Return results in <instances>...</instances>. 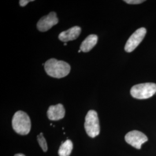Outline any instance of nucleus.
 <instances>
[{
  "label": "nucleus",
  "mask_w": 156,
  "mask_h": 156,
  "mask_svg": "<svg viewBox=\"0 0 156 156\" xmlns=\"http://www.w3.org/2000/svg\"><path fill=\"white\" fill-rule=\"evenodd\" d=\"M45 71L52 78H64L67 76L71 70L70 66L64 61L50 58L44 65Z\"/></svg>",
  "instance_id": "f257e3e1"
},
{
  "label": "nucleus",
  "mask_w": 156,
  "mask_h": 156,
  "mask_svg": "<svg viewBox=\"0 0 156 156\" xmlns=\"http://www.w3.org/2000/svg\"><path fill=\"white\" fill-rule=\"evenodd\" d=\"M97 41L98 37L96 35H90L81 44L80 50L84 53L89 52L96 45L97 43Z\"/></svg>",
  "instance_id": "9d476101"
},
{
  "label": "nucleus",
  "mask_w": 156,
  "mask_h": 156,
  "mask_svg": "<svg viewBox=\"0 0 156 156\" xmlns=\"http://www.w3.org/2000/svg\"><path fill=\"white\" fill-rule=\"evenodd\" d=\"M124 1L128 4H140L145 2V1L142 0H125Z\"/></svg>",
  "instance_id": "ddd939ff"
},
{
  "label": "nucleus",
  "mask_w": 156,
  "mask_h": 156,
  "mask_svg": "<svg viewBox=\"0 0 156 156\" xmlns=\"http://www.w3.org/2000/svg\"><path fill=\"white\" fill-rule=\"evenodd\" d=\"M80 51H81V50H79V51H78V52H79V53H80Z\"/></svg>",
  "instance_id": "dca6fc26"
},
{
  "label": "nucleus",
  "mask_w": 156,
  "mask_h": 156,
  "mask_svg": "<svg viewBox=\"0 0 156 156\" xmlns=\"http://www.w3.org/2000/svg\"><path fill=\"white\" fill-rule=\"evenodd\" d=\"M84 128L87 134L91 138H95L100 133L99 119L97 112L90 110L85 117Z\"/></svg>",
  "instance_id": "20e7f679"
},
{
  "label": "nucleus",
  "mask_w": 156,
  "mask_h": 156,
  "mask_svg": "<svg viewBox=\"0 0 156 156\" xmlns=\"http://www.w3.org/2000/svg\"><path fill=\"white\" fill-rule=\"evenodd\" d=\"M31 1H30V0H20L19 1V4H20V5L21 6H25L26 5L28 2H31Z\"/></svg>",
  "instance_id": "4468645a"
},
{
  "label": "nucleus",
  "mask_w": 156,
  "mask_h": 156,
  "mask_svg": "<svg viewBox=\"0 0 156 156\" xmlns=\"http://www.w3.org/2000/svg\"><path fill=\"white\" fill-rule=\"evenodd\" d=\"M146 32V29L144 27H141L136 30L131 35L126 42L124 47L126 51L130 53L134 51L145 38Z\"/></svg>",
  "instance_id": "39448f33"
},
{
  "label": "nucleus",
  "mask_w": 156,
  "mask_h": 156,
  "mask_svg": "<svg viewBox=\"0 0 156 156\" xmlns=\"http://www.w3.org/2000/svg\"><path fill=\"white\" fill-rule=\"evenodd\" d=\"M156 93V84L145 83L134 86L130 90L133 97L138 100H145L151 97Z\"/></svg>",
  "instance_id": "7ed1b4c3"
},
{
  "label": "nucleus",
  "mask_w": 156,
  "mask_h": 156,
  "mask_svg": "<svg viewBox=\"0 0 156 156\" xmlns=\"http://www.w3.org/2000/svg\"><path fill=\"white\" fill-rule=\"evenodd\" d=\"M148 140L146 135L143 133L134 130L128 133L125 136V140L129 145L137 149H140L143 145Z\"/></svg>",
  "instance_id": "423d86ee"
},
{
  "label": "nucleus",
  "mask_w": 156,
  "mask_h": 156,
  "mask_svg": "<svg viewBox=\"0 0 156 156\" xmlns=\"http://www.w3.org/2000/svg\"><path fill=\"white\" fill-rule=\"evenodd\" d=\"M73 149V144L71 140H67L62 143L58 150L60 156H69Z\"/></svg>",
  "instance_id": "9b49d317"
},
{
  "label": "nucleus",
  "mask_w": 156,
  "mask_h": 156,
  "mask_svg": "<svg viewBox=\"0 0 156 156\" xmlns=\"http://www.w3.org/2000/svg\"><path fill=\"white\" fill-rule=\"evenodd\" d=\"M81 28L79 26H74L59 34L58 38L62 42H67L78 38L81 33Z\"/></svg>",
  "instance_id": "1a4fd4ad"
},
{
  "label": "nucleus",
  "mask_w": 156,
  "mask_h": 156,
  "mask_svg": "<svg viewBox=\"0 0 156 156\" xmlns=\"http://www.w3.org/2000/svg\"><path fill=\"white\" fill-rule=\"evenodd\" d=\"M37 140H38V144L40 145V146L41 147L42 149L44 151L46 152V151H48V145H47L46 140H45L44 136H43V134L42 133H40V134L38 135Z\"/></svg>",
  "instance_id": "f8f14e48"
},
{
  "label": "nucleus",
  "mask_w": 156,
  "mask_h": 156,
  "mask_svg": "<svg viewBox=\"0 0 156 156\" xmlns=\"http://www.w3.org/2000/svg\"><path fill=\"white\" fill-rule=\"evenodd\" d=\"M12 127L17 134L25 135L31 130V120L28 115L24 112H16L12 119Z\"/></svg>",
  "instance_id": "f03ea898"
},
{
  "label": "nucleus",
  "mask_w": 156,
  "mask_h": 156,
  "mask_svg": "<svg viewBox=\"0 0 156 156\" xmlns=\"http://www.w3.org/2000/svg\"><path fill=\"white\" fill-rule=\"evenodd\" d=\"M66 45H67V44L65 43V44H64V46H66Z\"/></svg>",
  "instance_id": "f3484780"
},
{
  "label": "nucleus",
  "mask_w": 156,
  "mask_h": 156,
  "mask_svg": "<svg viewBox=\"0 0 156 156\" xmlns=\"http://www.w3.org/2000/svg\"><path fill=\"white\" fill-rule=\"evenodd\" d=\"M65 109L61 104L56 105L50 106L47 115L50 120L57 121L63 119L65 116Z\"/></svg>",
  "instance_id": "6e6552de"
},
{
  "label": "nucleus",
  "mask_w": 156,
  "mask_h": 156,
  "mask_svg": "<svg viewBox=\"0 0 156 156\" xmlns=\"http://www.w3.org/2000/svg\"><path fill=\"white\" fill-rule=\"evenodd\" d=\"M58 23V19L55 12H51L48 15L42 17L37 23V28L41 32L50 30Z\"/></svg>",
  "instance_id": "0eeeda50"
},
{
  "label": "nucleus",
  "mask_w": 156,
  "mask_h": 156,
  "mask_svg": "<svg viewBox=\"0 0 156 156\" xmlns=\"http://www.w3.org/2000/svg\"><path fill=\"white\" fill-rule=\"evenodd\" d=\"M15 156H24V154H15Z\"/></svg>",
  "instance_id": "2eb2a0df"
}]
</instances>
